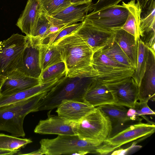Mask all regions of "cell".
Segmentation results:
<instances>
[{"label":"cell","mask_w":155,"mask_h":155,"mask_svg":"<svg viewBox=\"0 0 155 155\" xmlns=\"http://www.w3.org/2000/svg\"><path fill=\"white\" fill-rule=\"evenodd\" d=\"M114 39L136 68L138 51V41L135 37L121 28L114 31Z\"/></svg>","instance_id":"cell-21"},{"label":"cell","mask_w":155,"mask_h":155,"mask_svg":"<svg viewBox=\"0 0 155 155\" xmlns=\"http://www.w3.org/2000/svg\"><path fill=\"white\" fill-rule=\"evenodd\" d=\"M75 32L89 46L93 53L100 50L114 39V31H107L84 20Z\"/></svg>","instance_id":"cell-12"},{"label":"cell","mask_w":155,"mask_h":155,"mask_svg":"<svg viewBox=\"0 0 155 155\" xmlns=\"http://www.w3.org/2000/svg\"><path fill=\"white\" fill-rule=\"evenodd\" d=\"M28 36L26 46L16 71L27 76L39 79L42 72L40 64L41 39Z\"/></svg>","instance_id":"cell-10"},{"label":"cell","mask_w":155,"mask_h":155,"mask_svg":"<svg viewBox=\"0 0 155 155\" xmlns=\"http://www.w3.org/2000/svg\"><path fill=\"white\" fill-rule=\"evenodd\" d=\"M41 11L37 0H28L25 8L18 19L16 25L26 35L31 36Z\"/></svg>","instance_id":"cell-18"},{"label":"cell","mask_w":155,"mask_h":155,"mask_svg":"<svg viewBox=\"0 0 155 155\" xmlns=\"http://www.w3.org/2000/svg\"><path fill=\"white\" fill-rule=\"evenodd\" d=\"M128 14L125 6L117 5L92 12L87 14L84 20L101 29L114 31L123 26Z\"/></svg>","instance_id":"cell-9"},{"label":"cell","mask_w":155,"mask_h":155,"mask_svg":"<svg viewBox=\"0 0 155 155\" xmlns=\"http://www.w3.org/2000/svg\"><path fill=\"white\" fill-rule=\"evenodd\" d=\"M20 154L23 155H43V153L41 151L40 149H39L38 150L34 151L31 152L30 153H28L26 154Z\"/></svg>","instance_id":"cell-39"},{"label":"cell","mask_w":155,"mask_h":155,"mask_svg":"<svg viewBox=\"0 0 155 155\" xmlns=\"http://www.w3.org/2000/svg\"><path fill=\"white\" fill-rule=\"evenodd\" d=\"M136 0H131L127 3L122 2V5L128 10L126 20L121 28L134 36L136 39H139V29L141 9Z\"/></svg>","instance_id":"cell-22"},{"label":"cell","mask_w":155,"mask_h":155,"mask_svg":"<svg viewBox=\"0 0 155 155\" xmlns=\"http://www.w3.org/2000/svg\"><path fill=\"white\" fill-rule=\"evenodd\" d=\"M92 3L78 6L71 5L52 16L54 21L62 24H72L83 21L88 12L91 10Z\"/></svg>","instance_id":"cell-20"},{"label":"cell","mask_w":155,"mask_h":155,"mask_svg":"<svg viewBox=\"0 0 155 155\" xmlns=\"http://www.w3.org/2000/svg\"><path fill=\"white\" fill-rule=\"evenodd\" d=\"M98 76L92 66L68 71L65 76L38 103L37 111L56 108L64 100L84 101L86 93Z\"/></svg>","instance_id":"cell-1"},{"label":"cell","mask_w":155,"mask_h":155,"mask_svg":"<svg viewBox=\"0 0 155 155\" xmlns=\"http://www.w3.org/2000/svg\"><path fill=\"white\" fill-rule=\"evenodd\" d=\"M137 3L139 5L141 11L143 10L146 7L149 0H136Z\"/></svg>","instance_id":"cell-38"},{"label":"cell","mask_w":155,"mask_h":155,"mask_svg":"<svg viewBox=\"0 0 155 155\" xmlns=\"http://www.w3.org/2000/svg\"><path fill=\"white\" fill-rule=\"evenodd\" d=\"M39 6L47 15H53L72 5L70 0H37Z\"/></svg>","instance_id":"cell-30"},{"label":"cell","mask_w":155,"mask_h":155,"mask_svg":"<svg viewBox=\"0 0 155 155\" xmlns=\"http://www.w3.org/2000/svg\"><path fill=\"white\" fill-rule=\"evenodd\" d=\"M155 95V52L148 48L146 69L139 86L138 101H154Z\"/></svg>","instance_id":"cell-15"},{"label":"cell","mask_w":155,"mask_h":155,"mask_svg":"<svg viewBox=\"0 0 155 155\" xmlns=\"http://www.w3.org/2000/svg\"><path fill=\"white\" fill-rule=\"evenodd\" d=\"M40 84L39 79L27 76L17 71H14L1 78L0 96L24 91Z\"/></svg>","instance_id":"cell-13"},{"label":"cell","mask_w":155,"mask_h":155,"mask_svg":"<svg viewBox=\"0 0 155 155\" xmlns=\"http://www.w3.org/2000/svg\"><path fill=\"white\" fill-rule=\"evenodd\" d=\"M148 102L138 101L134 108L136 110L137 116L143 117L145 115H154V111L152 110L148 105Z\"/></svg>","instance_id":"cell-33"},{"label":"cell","mask_w":155,"mask_h":155,"mask_svg":"<svg viewBox=\"0 0 155 155\" xmlns=\"http://www.w3.org/2000/svg\"><path fill=\"white\" fill-rule=\"evenodd\" d=\"M19 151V150H13L0 149V155H12L16 154Z\"/></svg>","instance_id":"cell-37"},{"label":"cell","mask_w":155,"mask_h":155,"mask_svg":"<svg viewBox=\"0 0 155 155\" xmlns=\"http://www.w3.org/2000/svg\"><path fill=\"white\" fill-rule=\"evenodd\" d=\"M54 45L65 64L67 72L92 66L93 52L75 32L60 39Z\"/></svg>","instance_id":"cell-3"},{"label":"cell","mask_w":155,"mask_h":155,"mask_svg":"<svg viewBox=\"0 0 155 155\" xmlns=\"http://www.w3.org/2000/svg\"><path fill=\"white\" fill-rule=\"evenodd\" d=\"M82 24L81 22L66 26L46 39L45 41L44 44L49 45L54 44L60 39L75 32L80 27Z\"/></svg>","instance_id":"cell-32"},{"label":"cell","mask_w":155,"mask_h":155,"mask_svg":"<svg viewBox=\"0 0 155 155\" xmlns=\"http://www.w3.org/2000/svg\"><path fill=\"white\" fill-rule=\"evenodd\" d=\"M155 0H149L141 11L139 29V37L155 29Z\"/></svg>","instance_id":"cell-25"},{"label":"cell","mask_w":155,"mask_h":155,"mask_svg":"<svg viewBox=\"0 0 155 155\" xmlns=\"http://www.w3.org/2000/svg\"><path fill=\"white\" fill-rule=\"evenodd\" d=\"M67 70L64 62L61 61L42 71L39 78L40 84L60 79L66 75Z\"/></svg>","instance_id":"cell-28"},{"label":"cell","mask_w":155,"mask_h":155,"mask_svg":"<svg viewBox=\"0 0 155 155\" xmlns=\"http://www.w3.org/2000/svg\"><path fill=\"white\" fill-rule=\"evenodd\" d=\"M155 131L154 123H144L140 122L131 125L104 141L100 149L99 154H108L124 144L150 136Z\"/></svg>","instance_id":"cell-8"},{"label":"cell","mask_w":155,"mask_h":155,"mask_svg":"<svg viewBox=\"0 0 155 155\" xmlns=\"http://www.w3.org/2000/svg\"><path fill=\"white\" fill-rule=\"evenodd\" d=\"M92 0H70L71 5L78 6L91 3Z\"/></svg>","instance_id":"cell-36"},{"label":"cell","mask_w":155,"mask_h":155,"mask_svg":"<svg viewBox=\"0 0 155 155\" xmlns=\"http://www.w3.org/2000/svg\"><path fill=\"white\" fill-rule=\"evenodd\" d=\"M138 44L136 67L132 77L139 86L146 68L148 48L139 39Z\"/></svg>","instance_id":"cell-27"},{"label":"cell","mask_w":155,"mask_h":155,"mask_svg":"<svg viewBox=\"0 0 155 155\" xmlns=\"http://www.w3.org/2000/svg\"><path fill=\"white\" fill-rule=\"evenodd\" d=\"M85 101L93 107L110 104H114L112 95L105 84L97 77L92 83L84 98Z\"/></svg>","instance_id":"cell-17"},{"label":"cell","mask_w":155,"mask_h":155,"mask_svg":"<svg viewBox=\"0 0 155 155\" xmlns=\"http://www.w3.org/2000/svg\"><path fill=\"white\" fill-rule=\"evenodd\" d=\"M127 116L130 120L140 121L141 118L137 115L136 110L134 108H129L127 112Z\"/></svg>","instance_id":"cell-35"},{"label":"cell","mask_w":155,"mask_h":155,"mask_svg":"<svg viewBox=\"0 0 155 155\" xmlns=\"http://www.w3.org/2000/svg\"><path fill=\"white\" fill-rule=\"evenodd\" d=\"M51 110L48 113V118L41 120L34 132L42 134L76 135L71 122L58 115H51Z\"/></svg>","instance_id":"cell-14"},{"label":"cell","mask_w":155,"mask_h":155,"mask_svg":"<svg viewBox=\"0 0 155 155\" xmlns=\"http://www.w3.org/2000/svg\"><path fill=\"white\" fill-rule=\"evenodd\" d=\"M50 25V21L48 16L41 8L39 18L31 36L39 38L41 39L49 28Z\"/></svg>","instance_id":"cell-31"},{"label":"cell","mask_w":155,"mask_h":155,"mask_svg":"<svg viewBox=\"0 0 155 155\" xmlns=\"http://www.w3.org/2000/svg\"><path fill=\"white\" fill-rule=\"evenodd\" d=\"M0 79H1L0 77ZM0 81H1V80L0 79Z\"/></svg>","instance_id":"cell-40"},{"label":"cell","mask_w":155,"mask_h":155,"mask_svg":"<svg viewBox=\"0 0 155 155\" xmlns=\"http://www.w3.org/2000/svg\"><path fill=\"white\" fill-rule=\"evenodd\" d=\"M103 142L83 139L77 135H58L54 139H41L40 149L46 155H73L81 151L98 153Z\"/></svg>","instance_id":"cell-4"},{"label":"cell","mask_w":155,"mask_h":155,"mask_svg":"<svg viewBox=\"0 0 155 155\" xmlns=\"http://www.w3.org/2000/svg\"><path fill=\"white\" fill-rule=\"evenodd\" d=\"M71 122L75 134L84 139L104 142L113 130L110 119L97 107L80 120Z\"/></svg>","instance_id":"cell-5"},{"label":"cell","mask_w":155,"mask_h":155,"mask_svg":"<svg viewBox=\"0 0 155 155\" xmlns=\"http://www.w3.org/2000/svg\"><path fill=\"white\" fill-rule=\"evenodd\" d=\"M92 66L98 73L97 79L105 84L131 77L135 70L113 61L101 49L93 53Z\"/></svg>","instance_id":"cell-7"},{"label":"cell","mask_w":155,"mask_h":155,"mask_svg":"<svg viewBox=\"0 0 155 155\" xmlns=\"http://www.w3.org/2000/svg\"><path fill=\"white\" fill-rule=\"evenodd\" d=\"M95 107L85 101L66 100L61 101L56 112L63 118L71 122H75L80 120Z\"/></svg>","instance_id":"cell-16"},{"label":"cell","mask_w":155,"mask_h":155,"mask_svg":"<svg viewBox=\"0 0 155 155\" xmlns=\"http://www.w3.org/2000/svg\"><path fill=\"white\" fill-rule=\"evenodd\" d=\"M123 0H98L95 4H92L91 10L97 12L103 9L116 5Z\"/></svg>","instance_id":"cell-34"},{"label":"cell","mask_w":155,"mask_h":155,"mask_svg":"<svg viewBox=\"0 0 155 155\" xmlns=\"http://www.w3.org/2000/svg\"><path fill=\"white\" fill-rule=\"evenodd\" d=\"M111 92L114 104L134 108L139 100V86L132 77L105 84Z\"/></svg>","instance_id":"cell-11"},{"label":"cell","mask_w":155,"mask_h":155,"mask_svg":"<svg viewBox=\"0 0 155 155\" xmlns=\"http://www.w3.org/2000/svg\"><path fill=\"white\" fill-rule=\"evenodd\" d=\"M28 37L13 34L7 39L0 41L1 79L17 70L27 45Z\"/></svg>","instance_id":"cell-6"},{"label":"cell","mask_w":155,"mask_h":155,"mask_svg":"<svg viewBox=\"0 0 155 155\" xmlns=\"http://www.w3.org/2000/svg\"><path fill=\"white\" fill-rule=\"evenodd\" d=\"M32 142L30 139L20 138L0 133V149L11 150H19Z\"/></svg>","instance_id":"cell-29"},{"label":"cell","mask_w":155,"mask_h":155,"mask_svg":"<svg viewBox=\"0 0 155 155\" xmlns=\"http://www.w3.org/2000/svg\"><path fill=\"white\" fill-rule=\"evenodd\" d=\"M101 49L108 57L115 62L127 67L135 69L114 39Z\"/></svg>","instance_id":"cell-26"},{"label":"cell","mask_w":155,"mask_h":155,"mask_svg":"<svg viewBox=\"0 0 155 155\" xmlns=\"http://www.w3.org/2000/svg\"><path fill=\"white\" fill-rule=\"evenodd\" d=\"M62 61L60 54L54 45L41 43L40 47V64L42 71Z\"/></svg>","instance_id":"cell-24"},{"label":"cell","mask_w":155,"mask_h":155,"mask_svg":"<svg viewBox=\"0 0 155 155\" xmlns=\"http://www.w3.org/2000/svg\"><path fill=\"white\" fill-rule=\"evenodd\" d=\"M60 80H54L14 94L0 96V107L21 101L40 93L48 92L57 84Z\"/></svg>","instance_id":"cell-19"},{"label":"cell","mask_w":155,"mask_h":155,"mask_svg":"<svg viewBox=\"0 0 155 155\" xmlns=\"http://www.w3.org/2000/svg\"><path fill=\"white\" fill-rule=\"evenodd\" d=\"M110 119L116 127H121L130 121L127 116L128 109L125 106L115 104H108L97 107Z\"/></svg>","instance_id":"cell-23"},{"label":"cell","mask_w":155,"mask_h":155,"mask_svg":"<svg viewBox=\"0 0 155 155\" xmlns=\"http://www.w3.org/2000/svg\"><path fill=\"white\" fill-rule=\"evenodd\" d=\"M48 92L39 93L21 101L0 107V131L24 137L23 124L26 116L37 112V105Z\"/></svg>","instance_id":"cell-2"}]
</instances>
